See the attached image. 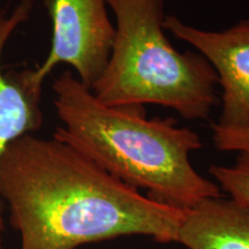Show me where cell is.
<instances>
[{
  "mask_svg": "<svg viewBox=\"0 0 249 249\" xmlns=\"http://www.w3.org/2000/svg\"><path fill=\"white\" fill-rule=\"evenodd\" d=\"M0 201L20 249H77L133 235L178 242L186 211L142 195L67 143L34 134L2 155Z\"/></svg>",
  "mask_w": 249,
  "mask_h": 249,
  "instance_id": "6da1fadb",
  "label": "cell"
},
{
  "mask_svg": "<svg viewBox=\"0 0 249 249\" xmlns=\"http://www.w3.org/2000/svg\"><path fill=\"white\" fill-rule=\"evenodd\" d=\"M53 105L62 126L52 138L67 143L114 178L160 203L188 210L222 196L217 183L193 166L200 136L174 119L147 117L143 105L108 107L73 71L52 82Z\"/></svg>",
  "mask_w": 249,
  "mask_h": 249,
  "instance_id": "7a4b0ae2",
  "label": "cell"
},
{
  "mask_svg": "<svg viewBox=\"0 0 249 249\" xmlns=\"http://www.w3.org/2000/svg\"><path fill=\"white\" fill-rule=\"evenodd\" d=\"M116 17L104 71L91 91L108 107L157 104L204 120L217 104V74L198 52H180L164 29V0H107Z\"/></svg>",
  "mask_w": 249,
  "mask_h": 249,
  "instance_id": "3957f363",
  "label": "cell"
},
{
  "mask_svg": "<svg viewBox=\"0 0 249 249\" xmlns=\"http://www.w3.org/2000/svg\"><path fill=\"white\" fill-rule=\"evenodd\" d=\"M52 22L49 53L33 68V77L43 85L58 65L73 68L89 89L107 67L114 38L107 0H44Z\"/></svg>",
  "mask_w": 249,
  "mask_h": 249,
  "instance_id": "277c9868",
  "label": "cell"
},
{
  "mask_svg": "<svg viewBox=\"0 0 249 249\" xmlns=\"http://www.w3.org/2000/svg\"><path fill=\"white\" fill-rule=\"evenodd\" d=\"M164 29L188 43L210 62L222 87L217 127L249 129V18L222 31L203 30L166 15Z\"/></svg>",
  "mask_w": 249,
  "mask_h": 249,
  "instance_id": "5b68a950",
  "label": "cell"
},
{
  "mask_svg": "<svg viewBox=\"0 0 249 249\" xmlns=\"http://www.w3.org/2000/svg\"><path fill=\"white\" fill-rule=\"evenodd\" d=\"M34 0H18L14 8H0V160L14 141L42 128L43 85L33 77V68L4 73V49L18 27L29 20ZM5 220L0 201V249H4Z\"/></svg>",
  "mask_w": 249,
  "mask_h": 249,
  "instance_id": "8992f818",
  "label": "cell"
},
{
  "mask_svg": "<svg viewBox=\"0 0 249 249\" xmlns=\"http://www.w3.org/2000/svg\"><path fill=\"white\" fill-rule=\"evenodd\" d=\"M178 242L187 249H249V205L208 198L185 211Z\"/></svg>",
  "mask_w": 249,
  "mask_h": 249,
  "instance_id": "52a82bcc",
  "label": "cell"
},
{
  "mask_svg": "<svg viewBox=\"0 0 249 249\" xmlns=\"http://www.w3.org/2000/svg\"><path fill=\"white\" fill-rule=\"evenodd\" d=\"M210 174L230 197L249 205V152H240L232 166L211 165Z\"/></svg>",
  "mask_w": 249,
  "mask_h": 249,
  "instance_id": "ba28073f",
  "label": "cell"
},
{
  "mask_svg": "<svg viewBox=\"0 0 249 249\" xmlns=\"http://www.w3.org/2000/svg\"><path fill=\"white\" fill-rule=\"evenodd\" d=\"M213 141L220 151L249 152V129H224L213 124Z\"/></svg>",
  "mask_w": 249,
  "mask_h": 249,
  "instance_id": "9c48e42d",
  "label": "cell"
}]
</instances>
